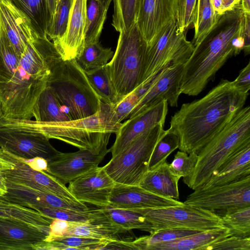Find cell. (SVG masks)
Segmentation results:
<instances>
[{"instance_id": "1", "label": "cell", "mask_w": 250, "mask_h": 250, "mask_svg": "<svg viewBox=\"0 0 250 250\" xmlns=\"http://www.w3.org/2000/svg\"><path fill=\"white\" fill-rule=\"evenodd\" d=\"M249 95L222 79L202 98L183 104L167 130L178 137L180 151L197 153L244 107Z\"/></svg>"}, {"instance_id": "2", "label": "cell", "mask_w": 250, "mask_h": 250, "mask_svg": "<svg viewBox=\"0 0 250 250\" xmlns=\"http://www.w3.org/2000/svg\"><path fill=\"white\" fill-rule=\"evenodd\" d=\"M244 12L240 4L221 15L184 64L181 94L197 96L212 81L228 59L237 55L233 39L242 36Z\"/></svg>"}, {"instance_id": "3", "label": "cell", "mask_w": 250, "mask_h": 250, "mask_svg": "<svg viewBox=\"0 0 250 250\" xmlns=\"http://www.w3.org/2000/svg\"><path fill=\"white\" fill-rule=\"evenodd\" d=\"M114 106L102 102L95 114L82 119L63 122H45L1 117L0 127L32 132L48 139H55L79 149H107L111 135L116 134L122 123L115 114Z\"/></svg>"}, {"instance_id": "4", "label": "cell", "mask_w": 250, "mask_h": 250, "mask_svg": "<svg viewBox=\"0 0 250 250\" xmlns=\"http://www.w3.org/2000/svg\"><path fill=\"white\" fill-rule=\"evenodd\" d=\"M250 143V107H243L197 152L193 171L183 182L194 190L208 180L213 172L232 153Z\"/></svg>"}, {"instance_id": "5", "label": "cell", "mask_w": 250, "mask_h": 250, "mask_svg": "<svg viewBox=\"0 0 250 250\" xmlns=\"http://www.w3.org/2000/svg\"><path fill=\"white\" fill-rule=\"evenodd\" d=\"M47 86L71 120L91 116L100 108L102 102L76 59L58 62L51 70Z\"/></svg>"}, {"instance_id": "6", "label": "cell", "mask_w": 250, "mask_h": 250, "mask_svg": "<svg viewBox=\"0 0 250 250\" xmlns=\"http://www.w3.org/2000/svg\"><path fill=\"white\" fill-rule=\"evenodd\" d=\"M146 47L136 22L120 32L116 50L106 66L120 102L139 86Z\"/></svg>"}, {"instance_id": "7", "label": "cell", "mask_w": 250, "mask_h": 250, "mask_svg": "<svg viewBox=\"0 0 250 250\" xmlns=\"http://www.w3.org/2000/svg\"><path fill=\"white\" fill-rule=\"evenodd\" d=\"M194 45L188 41L185 32L179 29L175 19L159 31L145 50L139 85L149 83L164 68L174 64H185Z\"/></svg>"}, {"instance_id": "8", "label": "cell", "mask_w": 250, "mask_h": 250, "mask_svg": "<svg viewBox=\"0 0 250 250\" xmlns=\"http://www.w3.org/2000/svg\"><path fill=\"white\" fill-rule=\"evenodd\" d=\"M163 124L141 133L113 157L104 168L116 183L139 185L148 170L154 148L166 134Z\"/></svg>"}, {"instance_id": "9", "label": "cell", "mask_w": 250, "mask_h": 250, "mask_svg": "<svg viewBox=\"0 0 250 250\" xmlns=\"http://www.w3.org/2000/svg\"><path fill=\"white\" fill-rule=\"evenodd\" d=\"M49 75L37 74L19 63L10 79H0L2 117L15 120H31L33 118L34 107L46 86Z\"/></svg>"}, {"instance_id": "10", "label": "cell", "mask_w": 250, "mask_h": 250, "mask_svg": "<svg viewBox=\"0 0 250 250\" xmlns=\"http://www.w3.org/2000/svg\"><path fill=\"white\" fill-rule=\"evenodd\" d=\"M129 209L140 213L151 224V233L167 229L206 231L224 227L220 217L215 212L184 203L178 206Z\"/></svg>"}, {"instance_id": "11", "label": "cell", "mask_w": 250, "mask_h": 250, "mask_svg": "<svg viewBox=\"0 0 250 250\" xmlns=\"http://www.w3.org/2000/svg\"><path fill=\"white\" fill-rule=\"evenodd\" d=\"M183 203L214 212L250 206V176L227 185L198 188Z\"/></svg>"}, {"instance_id": "12", "label": "cell", "mask_w": 250, "mask_h": 250, "mask_svg": "<svg viewBox=\"0 0 250 250\" xmlns=\"http://www.w3.org/2000/svg\"><path fill=\"white\" fill-rule=\"evenodd\" d=\"M184 65V64L170 65L146 83V90L142 95L127 119L164 100H166L170 106L177 107L179 97L181 94L180 82Z\"/></svg>"}, {"instance_id": "13", "label": "cell", "mask_w": 250, "mask_h": 250, "mask_svg": "<svg viewBox=\"0 0 250 250\" xmlns=\"http://www.w3.org/2000/svg\"><path fill=\"white\" fill-rule=\"evenodd\" d=\"M2 149L7 159L14 165L12 169L3 172L6 182L48 192L68 201L80 202L71 193L65 185L54 176L45 171L34 170L21 158Z\"/></svg>"}, {"instance_id": "14", "label": "cell", "mask_w": 250, "mask_h": 250, "mask_svg": "<svg viewBox=\"0 0 250 250\" xmlns=\"http://www.w3.org/2000/svg\"><path fill=\"white\" fill-rule=\"evenodd\" d=\"M0 147L25 159L40 157L47 161L60 152L42 134L4 127H0Z\"/></svg>"}, {"instance_id": "15", "label": "cell", "mask_w": 250, "mask_h": 250, "mask_svg": "<svg viewBox=\"0 0 250 250\" xmlns=\"http://www.w3.org/2000/svg\"><path fill=\"white\" fill-rule=\"evenodd\" d=\"M109 149L101 150L79 149L75 152H60L48 161L47 173L64 185L96 168Z\"/></svg>"}, {"instance_id": "16", "label": "cell", "mask_w": 250, "mask_h": 250, "mask_svg": "<svg viewBox=\"0 0 250 250\" xmlns=\"http://www.w3.org/2000/svg\"><path fill=\"white\" fill-rule=\"evenodd\" d=\"M69 184V190L78 201L103 207L108 205L109 196L115 183L104 167H98Z\"/></svg>"}, {"instance_id": "17", "label": "cell", "mask_w": 250, "mask_h": 250, "mask_svg": "<svg viewBox=\"0 0 250 250\" xmlns=\"http://www.w3.org/2000/svg\"><path fill=\"white\" fill-rule=\"evenodd\" d=\"M168 105L166 100H162L122 123L116 134L115 141L109 148L112 157L120 152L141 133L157 125H165Z\"/></svg>"}, {"instance_id": "18", "label": "cell", "mask_w": 250, "mask_h": 250, "mask_svg": "<svg viewBox=\"0 0 250 250\" xmlns=\"http://www.w3.org/2000/svg\"><path fill=\"white\" fill-rule=\"evenodd\" d=\"M184 203L171 198L159 196L139 185L116 183L111 191L108 205L125 209L160 208L178 206Z\"/></svg>"}, {"instance_id": "19", "label": "cell", "mask_w": 250, "mask_h": 250, "mask_svg": "<svg viewBox=\"0 0 250 250\" xmlns=\"http://www.w3.org/2000/svg\"><path fill=\"white\" fill-rule=\"evenodd\" d=\"M47 235L25 222L0 216V250H36Z\"/></svg>"}, {"instance_id": "20", "label": "cell", "mask_w": 250, "mask_h": 250, "mask_svg": "<svg viewBox=\"0 0 250 250\" xmlns=\"http://www.w3.org/2000/svg\"><path fill=\"white\" fill-rule=\"evenodd\" d=\"M175 0H139L136 24L149 45L161 28L175 19Z\"/></svg>"}, {"instance_id": "21", "label": "cell", "mask_w": 250, "mask_h": 250, "mask_svg": "<svg viewBox=\"0 0 250 250\" xmlns=\"http://www.w3.org/2000/svg\"><path fill=\"white\" fill-rule=\"evenodd\" d=\"M0 22L9 41L21 57L37 35L27 17L10 0H0Z\"/></svg>"}, {"instance_id": "22", "label": "cell", "mask_w": 250, "mask_h": 250, "mask_svg": "<svg viewBox=\"0 0 250 250\" xmlns=\"http://www.w3.org/2000/svg\"><path fill=\"white\" fill-rule=\"evenodd\" d=\"M86 0H73L66 32L56 44L63 60L77 59L84 46Z\"/></svg>"}, {"instance_id": "23", "label": "cell", "mask_w": 250, "mask_h": 250, "mask_svg": "<svg viewBox=\"0 0 250 250\" xmlns=\"http://www.w3.org/2000/svg\"><path fill=\"white\" fill-rule=\"evenodd\" d=\"M6 192L2 195L9 201L23 207L33 204L56 208L85 211L89 208L81 202L65 200L53 194L6 182Z\"/></svg>"}, {"instance_id": "24", "label": "cell", "mask_w": 250, "mask_h": 250, "mask_svg": "<svg viewBox=\"0 0 250 250\" xmlns=\"http://www.w3.org/2000/svg\"><path fill=\"white\" fill-rule=\"evenodd\" d=\"M249 176H250V143L241 147L229 157L199 188L227 185Z\"/></svg>"}, {"instance_id": "25", "label": "cell", "mask_w": 250, "mask_h": 250, "mask_svg": "<svg viewBox=\"0 0 250 250\" xmlns=\"http://www.w3.org/2000/svg\"><path fill=\"white\" fill-rule=\"evenodd\" d=\"M89 222L113 226L132 230L138 229L152 233L151 224L141 214L131 209L114 208L109 205L90 209Z\"/></svg>"}, {"instance_id": "26", "label": "cell", "mask_w": 250, "mask_h": 250, "mask_svg": "<svg viewBox=\"0 0 250 250\" xmlns=\"http://www.w3.org/2000/svg\"><path fill=\"white\" fill-rule=\"evenodd\" d=\"M180 178L173 174L167 161L156 168L148 170L139 186L160 196L178 200V182Z\"/></svg>"}, {"instance_id": "27", "label": "cell", "mask_w": 250, "mask_h": 250, "mask_svg": "<svg viewBox=\"0 0 250 250\" xmlns=\"http://www.w3.org/2000/svg\"><path fill=\"white\" fill-rule=\"evenodd\" d=\"M76 236L95 238L108 242L130 241L135 239L132 230L113 226L90 222H70L63 236Z\"/></svg>"}, {"instance_id": "28", "label": "cell", "mask_w": 250, "mask_h": 250, "mask_svg": "<svg viewBox=\"0 0 250 250\" xmlns=\"http://www.w3.org/2000/svg\"><path fill=\"white\" fill-rule=\"evenodd\" d=\"M229 236V229L223 227L154 244L146 250H204L208 245Z\"/></svg>"}, {"instance_id": "29", "label": "cell", "mask_w": 250, "mask_h": 250, "mask_svg": "<svg viewBox=\"0 0 250 250\" xmlns=\"http://www.w3.org/2000/svg\"><path fill=\"white\" fill-rule=\"evenodd\" d=\"M29 20L35 33L42 38L46 33L51 16L46 0H10Z\"/></svg>"}, {"instance_id": "30", "label": "cell", "mask_w": 250, "mask_h": 250, "mask_svg": "<svg viewBox=\"0 0 250 250\" xmlns=\"http://www.w3.org/2000/svg\"><path fill=\"white\" fill-rule=\"evenodd\" d=\"M0 216L17 219L42 229L47 234L53 219L34 209L12 203L0 196Z\"/></svg>"}, {"instance_id": "31", "label": "cell", "mask_w": 250, "mask_h": 250, "mask_svg": "<svg viewBox=\"0 0 250 250\" xmlns=\"http://www.w3.org/2000/svg\"><path fill=\"white\" fill-rule=\"evenodd\" d=\"M112 0H86L84 45L99 42Z\"/></svg>"}, {"instance_id": "32", "label": "cell", "mask_w": 250, "mask_h": 250, "mask_svg": "<svg viewBox=\"0 0 250 250\" xmlns=\"http://www.w3.org/2000/svg\"><path fill=\"white\" fill-rule=\"evenodd\" d=\"M35 120L45 122H58L71 120L63 110L56 96L46 85L41 93L34 107Z\"/></svg>"}, {"instance_id": "33", "label": "cell", "mask_w": 250, "mask_h": 250, "mask_svg": "<svg viewBox=\"0 0 250 250\" xmlns=\"http://www.w3.org/2000/svg\"><path fill=\"white\" fill-rule=\"evenodd\" d=\"M223 226L229 229L230 236L250 237V206L233 208L215 212Z\"/></svg>"}, {"instance_id": "34", "label": "cell", "mask_w": 250, "mask_h": 250, "mask_svg": "<svg viewBox=\"0 0 250 250\" xmlns=\"http://www.w3.org/2000/svg\"><path fill=\"white\" fill-rule=\"evenodd\" d=\"M220 16L214 11L211 0H197L192 23L194 34L191 42L194 46L211 30Z\"/></svg>"}, {"instance_id": "35", "label": "cell", "mask_w": 250, "mask_h": 250, "mask_svg": "<svg viewBox=\"0 0 250 250\" xmlns=\"http://www.w3.org/2000/svg\"><path fill=\"white\" fill-rule=\"evenodd\" d=\"M109 242L95 238L66 236L53 238L51 241H44L39 246L36 250H102Z\"/></svg>"}, {"instance_id": "36", "label": "cell", "mask_w": 250, "mask_h": 250, "mask_svg": "<svg viewBox=\"0 0 250 250\" xmlns=\"http://www.w3.org/2000/svg\"><path fill=\"white\" fill-rule=\"evenodd\" d=\"M84 72L102 102L115 106L120 102L109 78L106 65Z\"/></svg>"}, {"instance_id": "37", "label": "cell", "mask_w": 250, "mask_h": 250, "mask_svg": "<svg viewBox=\"0 0 250 250\" xmlns=\"http://www.w3.org/2000/svg\"><path fill=\"white\" fill-rule=\"evenodd\" d=\"M200 231L185 228H172L161 229L149 235H145L135 238L130 241L132 250H146L153 245L168 242Z\"/></svg>"}, {"instance_id": "38", "label": "cell", "mask_w": 250, "mask_h": 250, "mask_svg": "<svg viewBox=\"0 0 250 250\" xmlns=\"http://www.w3.org/2000/svg\"><path fill=\"white\" fill-rule=\"evenodd\" d=\"M113 55L110 48L104 47L98 42L85 44L76 60L84 71H87L105 65Z\"/></svg>"}, {"instance_id": "39", "label": "cell", "mask_w": 250, "mask_h": 250, "mask_svg": "<svg viewBox=\"0 0 250 250\" xmlns=\"http://www.w3.org/2000/svg\"><path fill=\"white\" fill-rule=\"evenodd\" d=\"M114 13L112 25L119 33L131 28L136 22L139 0H112Z\"/></svg>"}, {"instance_id": "40", "label": "cell", "mask_w": 250, "mask_h": 250, "mask_svg": "<svg viewBox=\"0 0 250 250\" xmlns=\"http://www.w3.org/2000/svg\"><path fill=\"white\" fill-rule=\"evenodd\" d=\"M73 0H60L46 35L54 44L58 43L64 35L68 22Z\"/></svg>"}, {"instance_id": "41", "label": "cell", "mask_w": 250, "mask_h": 250, "mask_svg": "<svg viewBox=\"0 0 250 250\" xmlns=\"http://www.w3.org/2000/svg\"><path fill=\"white\" fill-rule=\"evenodd\" d=\"M0 38V79L8 80L20 63V57L15 52L1 26Z\"/></svg>"}, {"instance_id": "42", "label": "cell", "mask_w": 250, "mask_h": 250, "mask_svg": "<svg viewBox=\"0 0 250 250\" xmlns=\"http://www.w3.org/2000/svg\"><path fill=\"white\" fill-rule=\"evenodd\" d=\"M26 207L34 209L53 219H57L73 222H86L91 218L90 209L85 211L52 208L28 204Z\"/></svg>"}, {"instance_id": "43", "label": "cell", "mask_w": 250, "mask_h": 250, "mask_svg": "<svg viewBox=\"0 0 250 250\" xmlns=\"http://www.w3.org/2000/svg\"><path fill=\"white\" fill-rule=\"evenodd\" d=\"M166 130V134L154 148L149 162L148 170L156 168L167 161V157L179 147V141L178 137Z\"/></svg>"}, {"instance_id": "44", "label": "cell", "mask_w": 250, "mask_h": 250, "mask_svg": "<svg viewBox=\"0 0 250 250\" xmlns=\"http://www.w3.org/2000/svg\"><path fill=\"white\" fill-rule=\"evenodd\" d=\"M198 160L197 153L192 152L188 154L178 151L174 159L169 164V168L171 173L179 178H185L189 175L193 171Z\"/></svg>"}, {"instance_id": "45", "label": "cell", "mask_w": 250, "mask_h": 250, "mask_svg": "<svg viewBox=\"0 0 250 250\" xmlns=\"http://www.w3.org/2000/svg\"><path fill=\"white\" fill-rule=\"evenodd\" d=\"M197 0H177L175 19L180 30L185 32L193 23Z\"/></svg>"}, {"instance_id": "46", "label": "cell", "mask_w": 250, "mask_h": 250, "mask_svg": "<svg viewBox=\"0 0 250 250\" xmlns=\"http://www.w3.org/2000/svg\"><path fill=\"white\" fill-rule=\"evenodd\" d=\"M146 89L144 86H139L114 107L115 114L120 122L127 118L142 95L146 91Z\"/></svg>"}, {"instance_id": "47", "label": "cell", "mask_w": 250, "mask_h": 250, "mask_svg": "<svg viewBox=\"0 0 250 250\" xmlns=\"http://www.w3.org/2000/svg\"><path fill=\"white\" fill-rule=\"evenodd\" d=\"M212 250H250V237L229 236L208 245L204 249Z\"/></svg>"}, {"instance_id": "48", "label": "cell", "mask_w": 250, "mask_h": 250, "mask_svg": "<svg viewBox=\"0 0 250 250\" xmlns=\"http://www.w3.org/2000/svg\"><path fill=\"white\" fill-rule=\"evenodd\" d=\"M233 85L244 92H249L250 89V62L239 72L238 77L232 81Z\"/></svg>"}, {"instance_id": "49", "label": "cell", "mask_w": 250, "mask_h": 250, "mask_svg": "<svg viewBox=\"0 0 250 250\" xmlns=\"http://www.w3.org/2000/svg\"><path fill=\"white\" fill-rule=\"evenodd\" d=\"M14 167V164L7 159L3 149L0 147V188L6 192V181L3 174L5 171L12 169Z\"/></svg>"}, {"instance_id": "50", "label": "cell", "mask_w": 250, "mask_h": 250, "mask_svg": "<svg viewBox=\"0 0 250 250\" xmlns=\"http://www.w3.org/2000/svg\"><path fill=\"white\" fill-rule=\"evenodd\" d=\"M242 37L245 40L243 50L248 55L250 51V13H244Z\"/></svg>"}, {"instance_id": "51", "label": "cell", "mask_w": 250, "mask_h": 250, "mask_svg": "<svg viewBox=\"0 0 250 250\" xmlns=\"http://www.w3.org/2000/svg\"><path fill=\"white\" fill-rule=\"evenodd\" d=\"M22 159L29 167L34 170L46 172L48 171V161L43 158L37 157L30 159Z\"/></svg>"}, {"instance_id": "52", "label": "cell", "mask_w": 250, "mask_h": 250, "mask_svg": "<svg viewBox=\"0 0 250 250\" xmlns=\"http://www.w3.org/2000/svg\"><path fill=\"white\" fill-rule=\"evenodd\" d=\"M59 1H60V0H46L48 10H49V13L50 14V16H51L50 22H51V21L52 20L53 17L55 14L56 8L57 7V6Z\"/></svg>"}, {"instance_id": "53", "label": "cell", "mask_w": 250, "mask_h": 250, "mask_svg": "<svg viewBox=\"0 0 250 250\" xmlns=\"http://www.w3.org/2000/svg\"><path fill=\"white\" fill-rule=\"evenodd\" d=\"M240 4L244 13H250V0H241Z\"/></svg>"}, {"instance_id": "54", "label": "cell", "mask_w": 250, "mask_h": 250, "mask_svg": "<svg viewBox=\"0 0 250 250\" xmlns=\"http://www.w3.org/2000/svg\"><path fill=\"white\" fill-rule=\"evenodd\" d=\"M6 193L5 191L0 188V196L3 195Z\"/></svg>"}, {"instance_id": "55", "label": "cell", "mask_w": 250, "mask_h": 250, "mask_svg": "<svg viewBox=\"0 0 250 250\" xmlns=\"http://www.w3.org/2000/svg\"><path fill=\"white\" fill-rule=\"evenodd\" d=\"M236 4L240 3L241 0H232Z\"/></svg>"}, {"instance_id": "56", "label": "cell", "mask_w": 250, "mask_h": 250, "mask_svg": "<svg viewBox=\"0 0 250 250\" xmlns=\"http://www.w3.org/2000/svg\"><path fill=\"white\" fill-rule=\"evenodd\" d=\"M1 25H0V36H1Z\"/></svg>"}, {"instance_id": "57", "label": "cell", "mask_w": 250, "mask_h": 250, "mask_svg": "<svg viewBox=\"0 0 250 250\" xmlns=\"http://www.w3.org/2000/svg\"><path fill=\"white\" fill-rule=\"evenodd\" d=\"M2 115H1V112H0V118L2 117Z\"/></svg>"}, {"instance_id": "58", "label": "cell", "mask_w": 250, "mask_h": 250, "mask_svg": "<svg viewBox=\"0 0 250 250\" xmlns=\"http://www.w3.org/2000/svg\"><path fill=\"white\" fill-rule=\"evenodd\" d=\"M175 0V3H176V0Z\"/></svg>"}]
</instances>
